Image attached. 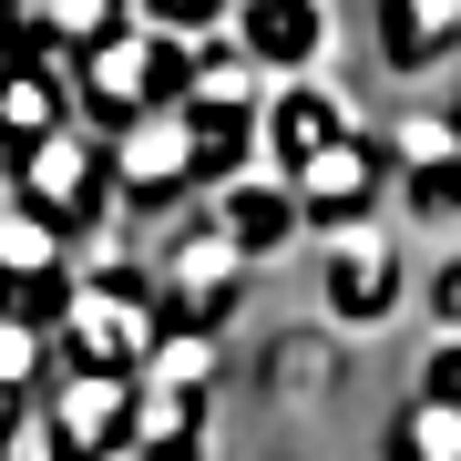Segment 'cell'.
<instances>
[{
    "mask_svg": "<svg viewBox=\"0 0 461 461\" xmlns=\"http://www.w3.org/2000/svg\"><path fill=\"white\" fill-rule=\"evenodd\" d=\"M390 451H400V461H461V411H430V400H411Z\"/></svg>",
    "mask_w": 461,
    "mask_h": 461,
    "instance_id": "e0dca14e",
    "label": "cell"
},
{
    "mask_svg": "<svg viewBox=\"0 0 461 461\" xmlns=\"http://www.w3.org/2000/svg\"><path fill=\"white\" fill-rule=\"evenodd\" d=\"M62 267H83V257H72V247H62V236H51V226H41L32 205H11V195H0V287H32V277H62Z\"/></svg>",
    "mask_w": 461,
    "mask_h": 461,
    "instance_id": "5bb4252c",
    "label": "cell"
},
{
    "mask_svg": "<svg viewBox=\"0 0 461 461\" xmlns=\"http://www.w3.org/2000/svg\"><path fill=\"white\" fill-rule=\"evenodd\" d=\"M83 123V103H72V62H21L11 83H0V133H21V144H51V133Z\"/></svg>",
    "mask_w": 461,
    "mask_h": 461,
    "instance_id": "4fadbf2b",
    "label": "cell"
},
{
    "mask_svg": "<svg viewBox=\"0 0 461 461\" xmlns=\"http://www.w3.org/2000/svg\"><path fill=\"white\" fill-rule=\"evenodd\" d=\"M0 461H62V441H51V420H41V411H21L11 430H0Z\"/></svg>",
    "mask_w": 461,
    "mask_h": 461,
    "instance_id": "d6986e66",
    "label": "cell"
},
{
    "mask_svg": "<svg viewBox=\"0 0 461 461\" xmlns=\"http://www.w3.org/2000/svg\"><path fill=\"white\" fill-rule=\"evenodd\" d=\"M430 318H441V339H461V257L430 267Z\"/></svg>",
    "mask_w": 461,
    "mask_h": 461,
    "instance_id": "ffe728a7",
    "label": "cell"
},
{
    "mask_svg": "<svg viewBox=\"0 0 461 461\" xmlns=\"http://www.w3.org/2000/svg\"><path fill=\"white\" fill-rule=\"evenodd\" d=\"M165 339H175V318H165L154 267H133V257H93L83 287H72L62 339H51V379H62V369H123V379H144V359H154Z\"/></svg>",
    "mask_w": 461,
    "mask_h": 461,
    "instance_id": "6da1fadb",
    "label": "cell"
},
{
    "mask_svg": "<svg viewBox=\"0 0 461 461\" xmlns=\"http://www.w3.org/2000/svg\"><path fill=\"white\" fill-rule=\"evenodd\" d=\"M93 144L113 165V205H195V195H215L195 113H144L123 133H93Z\"/></svg>",
    "mask_w": 461,
    "mask_h": 461,
    "instance_id": "277c9868",
    "label": "cell"
},
{
    "mask_svg": "<svg viewBox=\"0 0 461 461\" xmlns=\"http://www.w3.org/2000/svg\"><path fill=\"white\" fill-rule=\"evenodd\" d=\"M154 287H165V318L175 329H195V339H215V318L236 308V287H247V257L226 247V236L205 226V205L175 226V247H165V267H154Z\"/></svg>",
    "mask_w": 461,
    "mask_h": 461,
    "instance_id": "8992f818",
    "label": "cell"
},
{
    "mask_svg": "<svg viewBox=\"0 0 461 461\" xmlns=\"http://www.w3.org/2000/svg\"><path fill=\"white\" fill-rule=\"evenodd\" d=\"M205 226L226 236V247L247 257V267H257V257L297 247V236H308V215H297V195H287V185L257 165V175H236V185H215V195H205Z\"/></svg>",
    "mask_w": 461,
    "mask_h": 461,
    "instance_id": "8fae6325",
    "label": "cell"
},
{
    "mask_svg": "<svg viewBox=\"0 0 461 461\" xmlns=\"http://www.w3.org/2000/svg\"><path fill=\"white\" fill-rule=\"evenodd\" d=\"M133 461H205V441H133Z\"/></svg>",
    "mask_w": 461,
    "mask_h": 461,
    "instance_id": "44dd1931",
    "label": "cell"
},
{
    "mask_svg": "<svg viewBox=\"0 0 461 461\" xmlns=\"http://www.w3.org/2000/svg\"><path fill=\"white\" fill-rule=\"evenodd\" d=\"M390 175H400V165H390V133L348 123L318 165L287 175V195H297V215H308L318 236H348V226H369V205H379V185H390Z\"/></svg>",
    "mask_w": 461,
    "mask_h": 461,
    "instance_id": "5b68a950",
    "label": "cell"
},
{
    "mask_svg": "<svg viewBox=\"0 0 461 461\" xmlns=\"http://www.w3.org/2000/svg\"><path fill=\"white\" fill-rule=\"evenodd\" d=\"M144 390H185V400H205V390H215V339L175 329V339L144 359Z\"/></svg>",
    "mask_w": 461,
    "mask_h": 461,
    "instance_id": "9a60e30c",
    "label": "cell"
},
{
    "mask_svg": "<svg viewBox=\"0 0 461 461\" xmlns=\"http://www.w3.org/2000/svg\"><path fill=\"white\" fill-rule=\"evenodd\" d=\"M185 72H195V51L154 41V32H123L93 41L83 62H72V103H83V133H123L144 113H185Z\"/></svg>",
    "mask_w": 461,
    "mask_h": 461,
    "instance_id": "7a4b0ae2",
    "label": "cell"
},
{
    "mask_svg": "<svg viewBox=\"0 0 461 461\" xmlns=\"http://www.w3.org/2000/svg\"><path fill=\"white\" fill-rule=\"evenodd\" d=\"M400 247L379 226H348V236H329V267H318V297H329V318L339 329H379V318L400 308Z\"/></svg>",
    "mask_w": 461,
    "mask_h": 461,
    "instance_id": "9c48e42d",
    "label": "cell"
},
{
    "mask_svg": "<svg viewBox=\"0 0 461 461\" xmlns=\"http://www.w3.org/2000/svg\"><path fill=\"white\" fill-rule=\"evenodd\" d=\"M339 133H348V103L329 83H267V103H257V165L277 175V185L297 165H318Z\"/></svg>",
    "mask_w": 461,
    "mask_h": 461,
    "instance_id": "ba28073f",
    "label": "cell"
},
{
    "mask_svg": "<svg viewBox=\"0 0 461 461\" xmlns=\"http://www.w3.org/2000/svg\"><path fill=\"white\" fill-rule=\"evenodd\" d=\"M400 205H411L420 226H461V154H441V165H411V175H400Z\"/></svg>",
    "mask_w": 461,
    "mask_h": 461,
    "instance_id": "2e32d148",
    "label": "cell"
},
{
    "mask_svg": "<svg viewBox=\"0 0 461 461\" xmlns=\"http://www.w3.org/2000/svg\"><path fill=\"white\" fill-rule=\"evenodd\" d=\"M11 205H32L41 226H51V236L72 247V257H83L93 236H103V226L123 215V205H113V165H103V144H93L83 123L21 154V175H11Z\"/></svg>",
    "mask_w": 461,
    "mask_h": 461,
    "instance_id": "3957f363",
    "label": "cell"
},
{
    "mask_svg": "<svg viewBox=\"0 0 461 461\" xmlns=\"http://www.w3.org/2000/svg\"><path fill=\"white\" fill-rule=\"evenodd\" d=\"M32 411L51 420L62 461H123L133 451V379L123 369H62Z\"/></svg>",
    "mask_w": 461,
    "mask_h": 461,
    "instance_id": "52a82bcc",
    "label": "cell"
},
{
    "mask_svg": "<svg viewBox=\"0 0 461 461\" xmlns=\"http://www.w3.org/2000/svg\"><path fill=\"white\" fill-rule=\"evenodd\" d=\"M379 62L390 72H430L461 51V0H379Z\"/></svg>",
    "mask_w": 461,
    "mask_h": 461,
    "instance_id": "7c38bea8",
    "label": "cell"
},
{
    "mask_svg": "<svg viewBox=\"0 0 461 461\" xmlns=\"http://www.w3.org/2000/svg\"><path fill=\"white\" fill-rule=\"evenodd\" d=\"M21 62H32V51H21V41H11V11H0V83H11V72H21Z\"/></svg>",
    "mask_w": 461,
    "mask_h": 461,
    "instance_id": "7402d4cb",
    "label": "cell"
},
{
    "mask_svg": "<svg viewBox=\"0 0 461 461\" xmlns=\"http://www.w3.org/2000/svg\"><path fill=\"white\" fill-rule=\"evenodd\" d=\"M226 41L247 51L267 83H308V62L329 51V11H318V0H236Z\"/></svg>",
    "mask_w": 461,
    "mask_h": 461,
    "instance_id": "30bf717a",
    "label": "cell"
},
{
    "mask_svg": "<svg viewBox=\"0 0 461 461\" xmlns=\"http://www.w3.org/2000/svg\"><path fill=\"white\" fill-rule=\"evenodd\" d=\"M411 400H430V411H461V339H441V348L420 359V390H411Z\"/></svg>",
    "mask_w": 461,
    "mask_h": 461,
    "instance_id": "ac0fdd59",
    "label": "cell"
}]
</instances>
